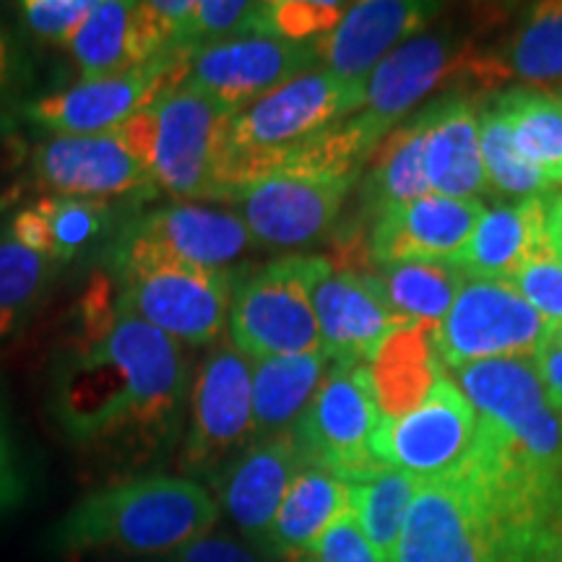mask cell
<instances>
[{
	"label": "cell",
	"instance_id": "obj_15",
	"mask_svg": "<svg viewBox=\"0 0 562 562\" xmlns=\"http://www.w3.org/2000/svg\"><path fill=\"white\" fill-rule=\"evenodd\" d=\"M351 180L331 175L273 170L232 193L252 240L266 248H305L331 235Z\"/></svg>",
	"mask_w": 562,
	"mask_h": 562
},
{
	"label": "cell",
	"instance_id": "obj_26",
	"mask_svg": "<svg viewBox=\"0 0 562 562\" xmlns=\"http://www.w3.org/2000/svg\"><path fill=\"white\" fill-rule=\"evenodd\" d=\"M347 510H351V484L323 469L305 467L279 505L269 531V552L277 560L307 552Z\"/></svg>",
	"mask_w": 562,
	"mask_h": 562
},
{
	"label": "cell",
	"instance_id": "obj_2",
	"mask_svg": "<svg viewBox=\"0 0 562 562\" xmlns=\"http://www.w3.org/2000/svg\"><path fill=\"white\" fill-rule=\"evenodd\" d=\"M220 521V503L203 484L170 474H138L83 495L45 531L55 560L91 554L170 558Z\"/></svg>",
	"mask_w": 562,
	"mask_h": 562
},
{
	"label": "cell",
	"instance_id": "obj_6",
	"mask_svg": "<svg viewBox=\"0 0 562 562\" xmlns=\"http://www.w3.org/2000/svg\"><path fill=\"white\" fill-rule=\"evenodd\" d=\"M252 440V364L232 341L216 344L191 383L178 467L186 480H211Z\"/></svg>",
	"mask_w": 562,
	"mask_h": 562
},
{
	"label": "cell",
	"instance_id": "obj_11",
	"mask_svg": "<svg viewBox=\"0 0 562 562\" xmlns=\"http://www.w3.org/2000/svg\"><path fill=\"white\" fill-rule=\"evenodd\" d=\"M480 417L451 378L440 375L417 409L398 419H381L372 453L383 467L414 480L453 476L467 467L476 446Z\"/></svg>",
	"mask_w": 562,
	"mask_h": 562
},
{
	"label": "cell",
	"instance_id": "obj_47",
	"mask_svg": "<svg viewBox=\"0 0 562 562\" xmlns=\"http://www.w3.org/2000/svg\"><path fill=\"white\" fill-rule=\"evenodd\" d=\"M554 562H562V552H560V554H558V560H554Z\"/></svg>",
	"mask_w": 562,
	"mask_h": 562
},
{
	"label": "cell",
	"instance_id": "obj_20",
	"mask_svg": "<svg viewBox=\"0 0 562 562\" xmlns=\"http://www.w3.org/2000/svg\"><path fill=\"white\" fill-rule=\"evenodd\" d=\"M469 58L472 53L456 32L417 34L372 70L362 112L383 133H391L422 97L438 89L448 76L467 70Z\"/></svg>",
	"mask_w": 562,
	"mask_h": 562
},
{
	"label": "cell",
	"instance_id": "obj_9",
	"mask_svg": "<svg viewBox=\"0 0 562 562\" xmlns=\"http://www.w3.org/2000/svg\"><path fill=\"white\" fill-rule=\"evenodd\" d=\"M235 271L195 266H149L112 279L117 313L149 323L188 347L220 339L229 321Z\"/></svg>",
	"mask_w": 562,
	"mask_h": 562
},
{
	"label": "cell",
	"instance_id": "obj_44",
	"mask_svg": "<svg viewBox=\"0 0 562 562\" xmlns=\"http://www.w3.org/2000/svg\"><path fill=\"white\" fill-rule=\"evenodd\" d=\"M21 76H24V60H21L19 37L0 11V115L11 108Z\"/></svg>",
	"mask_w": 562,
	"mask_h": 562
},
{
	"label": "cell",
	"instance_id": "obj_18",
	"mask_svg": "<svg viewBox=\"0 0 562 562\" xmlns=\"http://www.w3.org/2000/svg\"><path fill=\"white\" fill-rule=\"evenodd\" d=\"M305 463H302L292 432L252 440L220 474L211 476V487L220 497V508L237 526L240 537L269 552V531L279 505Z\"/></svg>",
	"mask_w": 562,
	"mask_h": 562
},
{
	"label": "cell",
	"instance_id": "obj_14",
	"mask_svg": "<svg viewBox=\"0 0 562 562\" xmlns=\"http://www.w3.org/2000/svg\"><path fill=\"white\" fill-rule=\"evenodd\" d=\"M191 58H159L104 79L79 81L50 91L21 108V117L50 136H97L115 131L157 100L165 89L186 79Z\"/></svg>",
	"mask_w": 562,
	"mask_h": 562
},
{
	"label": "cell",
	"instance_id": "obj_13",
	"mask_svg": "<svg viewBox=\"0 0 562 562\" xmlns=\"http://www.w3.org/2000/svg\"><path fill=\"white\" fill-rule=\"evenodd\" d=\"M547 328L550 321L508 281L467 279L438 326V355L451 370L484 360L533 357Z\"/></svg>",
	"mask_w": 562,
	"mask_h": 562
},
{
	"label": "cell",
	"instance_id": "obj_24",
	"mask_svg": "<svg viewBox=\"0 0 562 562\" xmlns=\"http://www.w3.org/2000/svg\"><path fill=\"white\" fill-rule=\"evenodd\" d=\"M550 248L544 232V199L505 203L476 224L467 248L453 258L467 279L510 281L529 258Z\"/></svg>",
	"mask_w": 562,
	"mask_h": 562
},
{
	"label": "cell",
	"instance_id": "obj_8",
	"mask_svg": "<svg viewBox=\"0 0 562 562\" xmlns=\"http://www.w3.org/2000/svg\"><path fill=\"white\" fill-rule=\"evenodd\" d=\"M154 180L175 201H222L220 167L232 112L180 81L154 100Z\"/></svg>",
	"mask_w": 562,
	"mask_h": 562
},
{
	"label": "cell",
	"instance_id": "obj_4",
	"mask_svg": "<svg viewBox=\"0 0 562 562\" xmlns=\"http://www.w3.org/2000/svg\"><path fill=\"white\" fill-rule=\"evenodd\" d=\"M323 256H286L235 277L229 305L232 344L248 360L321 351L311 281Z\"/></svg>",
	"mask_w": 562,
	"mask_h": 562
},
{
	"label": "cell",
	"instance_id": "obj_42",
	"mask_svg": "<svg viewBox=\"0 0 562 562\" xmlns=\"http://www.w3.org/2000/svg\"><path fill=\"white\" fill-rule=\"evenodd\" d=\"M26 497V474L21 469L16 442L9 430V422L0 412V518L9 516L24 503Z\"/></svg>",
	"mask_w": 562,
	"mask_h": 562
},
{
	"label": "cell",
	"instance_id": "obj_12",
	"mask_svg": "<svg viewBox=\"0 0 562 562\" xmlns=\"http://www.w3.org/2000/svg\"><path fill=\"white\" fill-rule=\"evenodd\" d=\"M391 562H505L490 513L467 474L419 482Z\"/></svg>",
	"mask_w": 562,
	"mask_h": 562
},
{
	"label": "cell",
	"instance_id": "obj_21",
	"mask_svg": "<svg viewBox=\"0 0 562 562\" xmlns=\"http://www.w3.org/2000/svg\"><path fill=\"white\" fill-rule=\"evenodd\" d=\"M438 3L422 0H368L349 5L334 32L315 40L318 63L347 81H368L393 47L417 37L438 16Z\"/></svg>",
	"mask_w": 562,
	"mask_h": 562
},
{
	"label": "cell",
	"instance_id": "obj_29",
	"mask_svg": "<svg viewBox=\"0 0 562 562\" xmlns=\"http://www.w3.org/2000/svg\"><path fill=\"white\" fill-rule=\"evenodd\" d=\"M510 125L516 149L550 175L554 186L562 182V91L508 89L490 100Z\"/></svg>",
	"mask_w": 562,
	"mask_h": 562
},
{
	"label": "cell",
	"instance_id": "obj_34",
	"mask_svg": "<svg viewBox=\"0 0 562 562\" xmlns=\"http://www.w3.org/2000/svg\"><path fill=\"white\" fill-rule=\"evenodd\" d=\"M480 115V149L484 172H487L492 193L518 203L526 199H544L554 182L539 167H533L521 151L516 149L510 125L495 104H484L476 110Z\"/></svg>",
	"mask_w": 562,
	"mask_h": 562
},
{
	"label": "cell",
	"instance_id": "obj_38",
	"mask_svg": "<svg viewBox=\"0 0 562 562\" xmlns=\"http://www.w3.org/2000/svg\"><path fill=\"white\" fill-rule=\"evenodd\" d=\"M94 3L97 0H24L19 3V19L34 40L68 47Z\"/></svg>",
	"mask_w": 562,
	"mask_h": 562
},
{
	"label": "cell",
	"instance_id": "obj_46",
	"mask_svg": "<svg viewBox=\"0 0 562 562\" xmlns=\"http://www.w3.org/2000/svg\"><path fill=\"white\" fill-rule=\"evenodd\" d=\"M544 232L554 256L562 261V193L544 199Z\"/></svg>",
	"mask_w": 562,
	"mask_h": 562
},
{
	"label": "cell",
	"instance_id": "obj_7",
	"mask_svg": "<svg viewBox=\"0 0 562 562\" xmlns=\"http://www.w3.org/2000/svg\"><path fill=\"white\" fill-rule=\"evenodd\" d=\"M364 94L368 81H347L326 68L307 70L229 117L222 167L235 159L290 149L300 140L347 121L351 112L364 108Z\"/></svg>",
	"mask_w": 562,
	"mask_h": 562
},
{
	"label": "cell",
	"instance_id": "obj_43",
	"mask_svg": "<svg viewBox=\"0 0 562 562\" xmlns=\"http://www.w3.org/2000/svg\"><path fill=\"white\" fill-rule=\"evenodd\" d=\"M531 360L537 364L539 378H542L547 398L562 417V323H550Z\"/></svg>",
	"mask_w": 562,
	"mask_h": 562
},
{
	"label": "cell",
	"instance_id": "obj_17",
	"mask_svg": "<svg viewBox=\"0 0 562 562\" xmlns=\"http://www.w3.org/2000/svg\"><path fill=\"white\" fill-rule=\"evenodd\" d=\"M311 297L321 328V351L331 364H368L393 331L409 326L385 300L372 271L336 269L321 258L311 281Z\"/></svg>",
	"mask_w": 562,
	"mask_h": 562
},
{
	"label": "cell",
	"instance_id": "obj_45",
	"mask_svg": "<svg viewBox=\"0 0 562 562\" xmlns=\"http://www.w3.org/2000/svg\"><path fill=\"white\" fill-rule=\"evenodd\" d=\"M9 235L11 240H16L19 245H24L26 250L40 252V256L53 258V235L50 227H47L45 216L40 214L37 209L26 206L13 214V220L9 224Z\"/></svg>",
	"mask_w": 562,
	"mask_h": 562
},
{
	"label": "cell",
	"instance_id": "obj_27",
	"mask_svg": "<svg viewBox=\"0 0 562 562\" xmlns=\"http://www.w3.org/2000/svg\"><path fill=\"white\" fill-rule=\"evenodd\" d=\"M425 175V117L414 115L409 123L393 128L375 154L362 180V220L375 222L385 211L430 195Z\"/></svg>",
	"mask_w": 562,
	"mask_h": 562
},
{
	"label": "cell",
	"instance_id": "obj_22",
	"mask_svg": "<svg viewBox=\"0 0 562 562\" xmlns=\"http://www.w3.org/2000/svg\"><path fill=\"white\" fill-rule=\"evenodd\" d=\"M425 117V175L430 191L448 199L480 201L490 195L480 149V115L467 97L448 94L422 110Z\"/></svg>",
	"mask_w": 562,
	"mask_h": 562
},
{
	"label": "cell",
	"instance_id": "obj_36",
	"mask_svg": "<svg viewBox=\"0 0 562 562\" xmlns=\"http://www.w3.org/2000/svg\"><path fill=\"white\" fill-rule=\"evenodd\" d=\"M248 34H263L261 3H248V0H199L186 34V47L195 55L203 47L248 37Z\"/></svg>",
	"mask_w": 562,
	"mask_h": 562
},
{
	"label": "cell",
	"instance_id": "obj_5",
	"mask_svg": "<svg viewBox=\"0 0 562 562\" xmlns=\"http://www.w3.org/2000/svg\"><path fill=\"white\" fill-rule=\"evenodd\" d=\"M381 419L368 368L331 364L313 402L292 427V440L305 467L357 484L385 469L372 453Z\"/></svg>",
	"mask_w": 562,
	"mask_h": 562
},
{
	"label": "cell",
	"instance_id": "obj_48",
	"mask_svg": "<svg viewBox=\"0 0 562 562\" xmlns=\"http://www.w3.org/2000/svg\"><path fill=\"white\" fill-rule=\"evenodd\" d=\"M149 562H167V558L165 560H149Z\"/></svg>",
	"mask_w": 562,
	"mask_h": 562
},
{
	"label": "cell",
	"instance_id": "obj_39",
	"mask_svg": "<svg viewBox=\"0 0 562 562\" xmlns=\"http://www.w3.org/2000/svg\"><path fill=\"white\" fill-rule=\"evenodd\" d=\"M508 284L539 315H544L550 323H562V261L552 248H544L529 258L513 273Z\"/></svg>",
	"mask_w": 562,
	"mask_h": 562
},
{
	"label": "cell",
	"instance_id": "obj_35",
	"mask_svg": "<svg viewBox=\"0 0 562 562\" xmlns=\"http://www.w3.org/2000/svg\"><path fill=\"white\" fill-rule=\"evenodd\" d=\"M32 206L45 216L47 227L53 235V261L70 263L91 248L110 237L123 222L121 209L115 201H97V199H60V195H45L34 199Z\"/></svg>",
	"mask_w": 562,
	"mask_h": 562
},
{
	"label": "cell",
	"instance_id": "obj_10",
	"mask_svg": "<svg viewBox=\"0 0 562 562\" xmlns=\"http://www.w3.org/2000/svg\"><path fill=\"white\" fill-rule=\"evenodd\" d=\"M24 191L60 199L151 201L157 180L117 131L97 136H47L30 151Z\"/></svg>",
	"mask_w": 562,
	"mask_h": 562
},
{
	"label": "cell",
	"instance_id": "obj_1",
	"mask_svg": "<svg viewBox=\"0 0 562 562\" xmlns=\"http://www.w3.org/2000/svg\"><path fill=\"white\" fill-rule=\"evenodd\" d=\"M191 364L182 344L149 323L117 313L104 328L76 331L50 370V417L83 456L149 467L182 438Z\"/></svg>",
	"mask_w": 562,
	"mask_h": 562
},
{
	"label": "cell",
	"instance_id": "obj_31",
	"mask_svg": "<svg viewBox=\"0 0 562 562\" xmlns=\"http://www.w3.org/2000/svg\"><path fill=\"white\" fill-rule=\"evenodd\" d=\"M60 263L0 237V349L30 326L45 302Z\"/></svg>",
	"mask_w": 562,
	"mask_h": 562
},
{
	"label": "cell",
	"instance_id": "obj_19",
	"mask_svg": "<svg viewBox=\"0 0 562 562\" xmlns=\"http://www.w3.org/2000/svg\"><path fill=\"white\" fill-rule=\"evenodd\" d=\"M484 211L482 201L448 199L440 193L385 211L370 227L368 258L375 266L393 261L453 263Z\"/></svg>",
	"mask_w": 562,
	"mask_h": 562
},
{
	"label": "cell",
	"instance_id": "obj_33",
	"mask_svg": "<svg viewBox=\"0 0 562 562\" xmlns=\"http://www.w3.org/2000/svg\"><path fill=\"white\" fill-rule=\"evenodd\" d=\"M417 487L419 480L393 467H385L370 480L351 484V513L360 521L368 542L385 562H391L396 552Z\"/></svg>",
	"mask_w": 562,
	"mask_h": 562
},
{
	"label": "cell",
	"instance_id": "obj_28",
	"mask_svg": "<svg viewBox=\"0 0 562 562\" xmlns=\"http://www.w3.org/2000/svg\"><path fill=\"white\" fill-rule=\"evenodd\" d=\"M467 74L484 81L562 79V3L533 5L497 50L480 58L472 53Z\"/></svg>",
	"mask_w": 562,
	"mask_h": 562
},
{
	"label": "cell",
	"instance_id": "obj_16",
	"mask_svg": "<svg viewBox=\"0 0 562 562\" xmlns=\"http://www.w3.org/2000/svg\"><path fill=\"white\" fill-rule=\"evenodd\" d=\"M313 68H318L315 40L290 42L271 34H248L195 53L182 81L237 115Z\"/></svg>",
	"mask_w": 562,
	"mask_h": 562
},
{
	"label": "cell",
	"instance_id": "obj_23",
	"mask_svg": "<svg viewBox=\"0 0 562 562\" xmlns=\"http://www.w3.org/2000/svg\"><path fill=\"white\" fill-rule=\"evenodd\" d=\"M440 323H409L393 331L368 368L378 409L385 419H398L417 409L442 375L438 355Z\"/></svg>",
	"mask_w": 562,
	"mask_h": 562
},
{
	"label": "cell",
	"instance_id": "obj_30",
	"mask_svg": "<svg viewBox=\"0 0 562 562\" xmlns=\"http://www.w3.org/2000/svg\"><path fill=\"white\" fill-rule=\"evenodd\" d=\"M389 305L414 323H440L467 284L461 269L448 261H393L372 269Z\"/></svg>",
	"mask_w": 562,
	"mask_h": 562
},
{
	"label": "cell",
	"instance_id": "obj_41",
	"mask_svg": "<svg viewBox=\"0 0 562 562\" xmlns=\"http://www.w3.org/2000/svg\"><path fill=\"white\" fill-rule=\"evenodd\" d=\"M167 562H281L271 552L261 550L245 537L235 533L209 531L193 539L178 552L170 554Z\"/></svg>",
	"mask_w": 562,
	"mask_h": 562
},
{
	"label": "cell",
	"instance_id": "obj_40",
	"mask_svg": "<svg viewBox=\"0 0 562 562\" xmlns=\"http://www.w3.org/2000/svg\"><path fill=\"white\" fill-rule=\"evenodd\" d=\"M302 562H385L375 547L368 542L355 513L347 510L341 518L321 533L311 550L300 554Z\"/></svg>",
	"mask_w": 562,
	"mask_h": 562
},
{
	"label": "cell",
	"instance_id": "obj_37",
	"mask_svg": "<svg viewBox=\"0 0 562 562\" xmlns=\"http://www.w3.org/2000/svg\"><path fill=\"white\" fill-rule=\"evenodd\" d=\"M347 11L349 3L331 0H269L261 3L263 34L290 42H313L334 32Z\"/></svg>",
	"mask_w": 562,
	"mask_h": 562
},
{
	"label": "cell",
	"instance_id": "obj_32",
	"mask_svg": "<svg viewBox=\"0 0 562 562\" xmlns=\"http://www.w3.org/2000/svg\"><path fill=\"white\" fill-rule=\"evenodd\" d=\"M133 9L136 3L131 0H97L66 47L81 81L104 79L136 68L131 58Z\"/></svg>",
	"mask_w": 562,
	"mask_h": 562
},
{
	"label": "cell",
	"instance_id": "obj_3",
	"mask_svg": "<svg viewBox=\"0 0 562 562\" xmlns=\"http://www.w3.org/2000/svg\"><path fill=\"white\" fill-rule=\"evenodd\" d=\"M250 245L252 235L232 211L172 201L123 216L102 252V269L110 279L149 266L227 269Z\"/></svg>",
	"mask_w": 562,
	"mask_h": 562
},
{
	"label": "cell",
	"instance_id": "obj_25",
	"mask_svg": "<svg viewBox=\"0 0 562 562\" xmlns=\"http://www.w3.org/2000/svg\"><path fill=\"white\" fill-rule=\"evenodd\" d=\"M331 362L323 351L269 357L252 364V430L256 440L292 432L318 393Z\"/></svg>",
	"mask_w": 562,
	"mask_h": 562
}]
</instances>
